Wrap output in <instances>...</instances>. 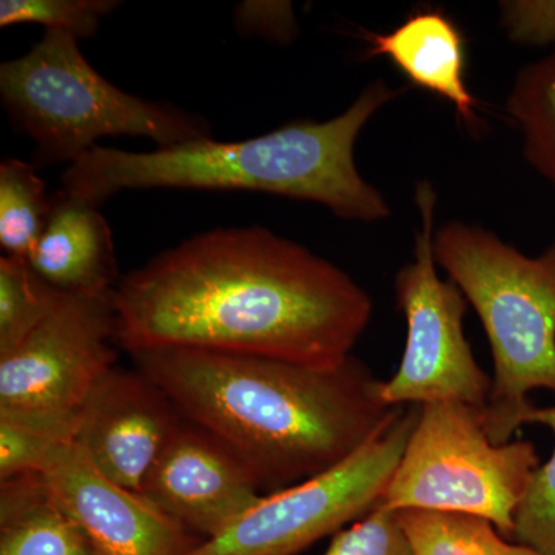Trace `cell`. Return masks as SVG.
Listing matches in <instances>:
<instances>
[{
    "label": "cell",
    "mask_w": 555,
    "mask_h": 555,
    "mask_svg": "<svg viewBox=\"0 0 555 555\" xmlns=\"http://www.w3.org/2000/svg\"><path fill=\"white\" fill-rule=\"evenodd\" d=\"M130 356L193 349L335 369L366 332L372 299L349 273L264 228L214 229L115 287Z\"/></svg>",
    "instance_id": "obj_1"
},
{
    "label": "cell",
    "mask_w": 555,
    "mask_h": 555,
    "mask_svg": "<svg viewBox=\"0 0 555 555\" xmlns=\"http://www.w3.org/2000/svg\"><path fill=\"white\" fill-rule=\"evenodd\" d=\"M179 415L243 460L261 488H288L345 462L401 408L382 379L350 357L335 369L193 349L133 353Z\"/></svg>",
    "instance_id": "obj_2"
},
{
    "label": "cell",
    "mask_w": 555,
    "mask_h": 555,
    "mask_svg": "<svg viewBox=\"0 0 555 555\" xmlns=\"http://www.w3.org/2000/svg\"><path fill=\"white\" fill-rule=\"evenodd\" d=\"M404 91L377 79L335 118L295 120L246 141L201 139L142 153L96 145L69 164L62 190L94 207L124 190H241L310 201L349 221H383L389 204L358 171L356 145L375 113Z\"/></svg>",
    "instance_id": "obj_3"
},
{
    "label": "cell",
    "mask_w": 555,
    "mask_h": 555,
    "mask_svg": "<svg viewBox=\"0 0 555 555\" xmlns=\"http://www.w3.org/2000/svg\"><path fill=\"white\" fill-rule=\"evenodd\" d=\"M434 255L485 328L494 361L485 429L507 443L534 406L529 393H555V240L528 257L481 225L449 221Z\"/></svg>",
    "instance_id": "obj_4"
},
{
    "label": "cell",
    "mask_w": 555,
    "mask_h": 555,
    "mask_svg": "<svg viewBox=\"0 0 555 555\" xmlns=\"http://www.w3.org/2000/svg\"><path fill=\"white\" fill-rule=\"evenodd\" d=\"M0 98L17 129L35 141L42 166H69L105 137L149 138L159 149L211 138L201 116L102 78L67 33L46 31L24 56L3 62Z\"/></svg>",
    "instance_id": "obj_5"
},
{
    "label": "cell",
    "mask_w": 555,
    "mask_h": 555,
    "mask_svg": "<svg viewBox=\"0 0 555 555\" xmlns=\"http://www.w3.org/2000/svg\"><path fill=\"white\" fill-rule=\"evenodd\" d=\"M540 465L531 441L494 443L480 409L459 401L425 404L378 505L469 514L513 540L518 509Z\"/></svg>",
    "instance_id": "obj_6"
},
{
    "label": "cell",
    "mask_w": 555,
    "mask_h": 555,
    "mask_svg": "<svg viewBox=\"0 0 555 555\" xmlns=\"http://www.w3.org/2000/svg\"><path fill=\"white\" fill-rule=\"evenodd\" d=\"M415 204L420 225L414 258L393 281L398 309L406 320V345L396 374L382 382L383 401L389 408L459 401L485 411L492 378L478 364L465 335L466 298L452 281L438 275L433 182L423 179L416 184Z\"/></svg>",
    "instance_id": "obj_7"
},
{
    "label": "cell",
    "mask_w": 555,
    "mask_h": 555,
    "mask_svg": "<svg viewBox=\"0 0 555 555\" xmlns=\"http://www.w3.org/2000/svg\"><path fill=\"white\" fill-rule=\"evenodd\" d=\"M420 406L396 418L345 462L318 476L262 495L257 505L214 539L185 555H297L382 502L396 473Z\"/></svg>",
    "instance_id": "obj_8"
},
{
    "label": "cell",
    "mask_w": 555,
    "mask_h": 555,
    "mask_svg": "<svg viewBox=\"0 0 555 555\" xmlns=\"http://www.w3.org/2000/svg\"><path fill=\"white\" fill-rule=\"evenodd\" d=\"M113 294H65L30 337L0 358V411L78 415L116 366Z\"/></svg>",
    "instance_id": "obj_9"
},
{
    "label": "cell",
    "mask_w": 555,
    "mask_h": 555,
    "mask_svg": "<svg viewBox=\"0 0 555 555\" xmlns=\"http://www.w3.org/2000/svg\"><path fill=\"white\" fill-rule=\"evenodd\" d=\"M246 463L203 427L182 418L139 494L188 532L214 539L262 499Z\"/></svg>",
    "instance_id": "obj_10"
},
{
    "label": "cell",
    "mask_w": 555,
    "mask_h": 555,
    "mask_svg": "<svg viewBox=\"0 0 555 555\" xmlns=\"http://www.w3.org/2000/svg\"><path fill=\"white\" fill-rule=\"evenodd\" d=\"M181 422L169 398L138 369L115 366L83 400L75 444L109 480L139 492Z\"/></svg>",
    "instance_id": "obj_11"
},
{
    "label": "cell",
    "mask_w": 555,
    "mask_h": 555,
    "mask_svg": "<svg viewBox=\"0 0 555 555\" xmlns=\"http://www.w3.org/2000/svg\"><path fill=\"white\" fill-rule=\"evenodd\" d=\"M39 476L100 555H185L201 542L139 492L101 474L75 443L62 448Z\"/></svg>",
    "instance_id": "obj_12"
},
{
    "label": "cell",
    "mask_w": 555,
    "mask_h": 555,
    "mask_svg": "<svg viewBox=\"0 0 555 555\" xmlns=\"http://www.w3.org/2000/svg\"><path fill=\"white\" fill-rule=\"evenodd\" d=\"M366 57H387L404 78L449 102L470 131H480V102L467 86L466 39L441 9H420L389 33H361Z\"/></svg>",
    "instance_id": "obj_13"
},
{
    "label": "cell",
    "mask_w": 555,
    "mask_h": 555,
    "mask_svg": "<svg viewBox=\"0 0 555 555\" xmlns=\"http://www.w3.org/2000/svg\"><path fill=\"white\" fill-rule=\"evenodd\" d=\"M28 262L62 294H102L119 283L107 219L64 190L51 196L49 221Z\"/></svg>",
    "instance_id": "obj_14"
},
{
    "label": "cell",
    "mask_w": 555,
    "mask_h": 555,
    "mask_svg": "<svg viewBox=\"0 0 555 555\" xmlns=\"http://www.w3.org/2000/svg\"><path fill=\"white\" fill-rule=\"evenodd\" d=\"M0 555H100L39 474L0 481Z\"/></svg>",
    "instance_id": "obj_15"
},
{
    "label": "cell",
    "mask_w": 555,
    "mask_h": 555,
    "mask_svg": "<svg viewBox=\"0 0 555 555\" xmlns=\"http://www.w3.org/2000/svg\"><path fill=\"white\" fill-rule=\"evenodd\" d=\"M506 112L524 137V158L555 188V47L517 73Z\"/></svg>",
    "instance_id": "obj_16"
},
{
    "label": "cell",
    "mask_w": 555,
    "mask_h": 555,
    "mask_svg": "<svg viewBox=\"0 0 555 555\" xmlns=\"http://www.w3.org/2000/svg\"><path fill=\"white\" fill-rule=\"evenodd\" d=\"M415 555H542L509 542L491 521L441 511H396Z\"/></svg>",
    "instance_id": "obj_17"
},
{
    "label": "cell",
    "mask_w": 555,
    "mask_h": 555,
    "mask_svg": "<svg viewBox=\"0 0 555 555\" xmlns=\"http://www.w3.org/2000/svg\"><path fill=\"white\" fill-rule=\"evenodd\" d=\"M51 196L35 166L9 158L0 164V246L3 255L28 259L49 221Z\"/></svg>",
    "instance_id": "obj_18"
},
{
    "label": "cell",
    "mask_w": 555,
    "mask_h": 555,
    "mask_svg": "<svg viewBox=\"0 0 555 555\" xmlns=\"http://www.w3.org/2000/svg\"><path fill=\"white\" fill-rule=\"evenodd\" d=\"M78 415L0 411V481L42 474L62 448L75 443Z\"/></svg>",
    "instance_id": "obj_19"
},
{
    "label": "cell",
    "mask_w": 555,
    "mask_h": 555,
    "mask_svg": "<svg viewBox=\"0 0 555 555\" xmlns=\"http://www.w3.org/2000/svg\"><path fill=\"white\" fill-rule=\"evenodd\" d=\"M65 294L25 258L0 257V358L10 356L50 315Z\"/></svg>",
    "instance_id": "obj_20"
},
{
    "label": "cell",
    "mask_w": 555,
    "mask_h": 555,
    "mask_svg": "<svg viewBox=\"0 0 555 555\" xmlns=\"http://www.w3.org/2000/svg\"><path fill=\"white\" fill-rule=\"evenodd\" d=\"M525 425L550 427L555 436V406L529 409ZM513 540L542 555H555V448L537 467L516 516Z\"/></svg>",
    "instance_id": "obj_21"
},
{
    "label": "cell",
    "mask_w": 555,
    "mask_h": 555,
    "mask_svg": "<svg viewBox=\"0 0 555 555\" xmlns=\"http://www.w3.org/2000/svg\"><path fill=\"white\" fill-rule=\"evenodd\" d=\"M119 5L118 0H2L0 27L38 24L46 31L89 39L100 30L101 21Z\"/></svg>",
    "instance_id": "obj_22"
},
{
    "label": "cell",
    "mask_w": 555,
    "mask_h": 555,
    "mask_svg": "<svg viewBox=\"0 0 555 555\" xmlns=\"http://www.w3.org/2000/svg\"><path fill=\"white\" fill-rule=\"evenodd\" d=\"M324 555H415L396 511L375 506L334 534Z\"/></svg>",
    "instance_id": "obj_23"
},
{
    "label": "cell",
    "mask_w": 555,
    "mask_h": 555,
    "mask_svg": "<svg viewBox=\"0 0 555 555\" xmlns=\"http://www.w3.org/2000/svg\"><path fill=\"white\" fill-rule=\"evenodd\" d=\"M236 25L240 33L281 39L292 35L294 16L288 3L244 2L236 10Z\"/></svg>",
    "instance_id": "obj_24"
}]
</instances>
